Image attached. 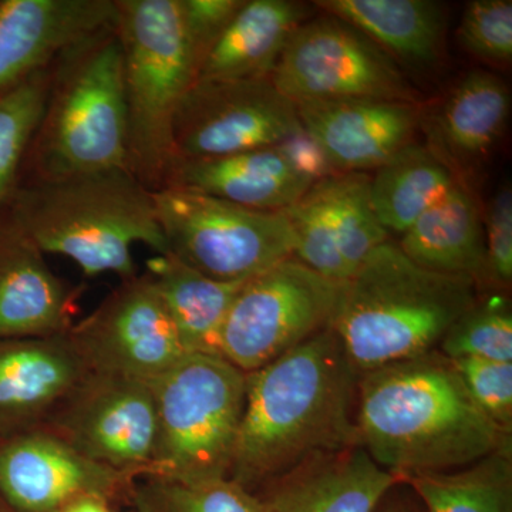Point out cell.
<instances>
[{"label":"cell","mask_w":512,"mask_h":512,"mask_svg":"<svg viewBox=\"0 0 512 512\" xmlns=\"http://www.w3.org/2000/svg\"><path fill=\"white\" fill-rule=\"evenodd\" d=\"M69 335L90 372L148 382L187 355L147 272L123 279Z\"/></svg>","instance_id":"cell-13"},{"label":"cell","mask_w":512,"mask_h":512,"mask_svg":"<svg viewBox=\"0 0 512 512\" xmlns=\"http://www.w3.org/2000/svg\"><path fill=\"white\" fill-rule=\"evenodd\" d=\"M311 16V8L301 2L245 0L205 57L195 82L271 76L289 39Z\"/></svg>","instance_id":"cell-23"},{"label":"cell","mask_w":512,"mask_h":512,"mask_svg":"<svg viewBox=\"0 0 512 512\" xmlns=\"http://www.w3.org/2000/svg\"><path fill=\"white\" fill-rule=\"evenodd\" d=\"M402 483L355 446L298 468L258 495L264 512H376Z\"/></svg>","instance_id":"cell-20"},{"label":"cell","mask_w":512,"mask_h":512,"mask_svg":"<svg viewBox=\"0 0 512 512\" xmlns=\"http://www.w3.org/2000/svg\"><path fill=\"white\" fill-rule=\"evenodd\" d=\"M282 212L295 237L293 258L332 281H348L389 241L373 211L366 173H336L316 181Z\"/></svg>","instance_id":"cell-14"},{"label":"cell","mask_w":512,"mask_h":512,"mask_svg":"<svg viewBox=\"0 0 512 512\" xmlns=\"http://www.w3.org/2000/svg\"><path fill=\"white\" fill-rule=\"evenodd\" d=\"M153 200L167 254L217 281L254 278L295 252L282 211L252 210L171 187L153 191Z\"/></svg>","instance_id":"cell-8"},{"label":"cell","mask_w":512,"mask_h":512,"mask_svg":"<svg viewBox=\"0 0 512 512\" xmlns=\"http://www.w3.org/2000/svg\"><path fill=\"white\" fill-rule=\"evenodd\" d=\"M123 47L127 168L150 191L175 160L173 126L197 79L180 0H117Z\"/></svg>","instance_id":"cell-6"},{"label":"cell","mask_w":512,"mask_h":512,"mask_svg":"<svg viewBox=\"0 0 512 512\" xmlns=\"http://www.w3.org/2000/svg\"><path fill=\"white\" fill-rule=\"evenodd\" d=\"M439 352L448 359H483L512 363L510 302L494 295L464 313L441 340Z\"/></svg>","instance_id":"cell-31"},{"label":"cell","mask_w":512,"mask_h":512,"mask_svg":"<svg viewBox=\"0 0 512 512\" xmlns=\"http://www.w3.org/2000/svg\"><path fill=\"white\" fill-rule=\"evenodd\" d=\"M467 276L437 274L384 242L343 284L330 329L357 373L439 350L441 340L478 301Z\"/></svg>","instance_id":"cell-4"},{"label":"cell","mask_w":512,"mask_h":512,"mask_svg":"<svg viewBox=\"0 0 512 512\" xmlns=\"http://www.w3.org/2000/svg\"><path fill=\"white\" fill-rule=\"evenodd\" d=\"M458 42L471 56L507 66L512 60L511 0H474L467 5L457 30Z\"/></svg>","instance_id":"cell-32"},{"label":"cell","mask_w":512,"mask_h":512,"mask_svg":"<svg viewBox=\"0 0 512 512\" xmlns=\"http://www.w3.org/2000/svg\"><path fill=\"white\" fill-rule=\"evenodd\" d=\"M117 23V0H0V97Z\"/></svg>","instance_id":"cell-16"},{"label":"cell","mask_w":512,"mask_h":512,"mask_svg":"<svg viewBox=\"0 0 512 512\" xmlns=\"http://www.w3.org/2000/svg\"><path fill=\"white\" fill-rule=\"evenodd\" d=\"M276 147L295 170L308 177L313 183L336 174L322 148L303 130V127Z\"/></svg>","instance_id":"cell-36"},{"label":"cell","mask_w":512,"mask_h":512,"mask_svg":"<svg viewBox=\"0 0 512 512\" xmlns=\"http://www.w3.org/2000/svg\"><path fill=\"white\" fill-rule=\"evenodd\" d=\"M89 372L69 332L0 338V440L42 427Z\"/></svg>","instance_id":"cell-19"},{"label":"cell","mask_w":512,"mask_h":512,"mask_svg":"<svg viewBox=\"0 0 512 512\" xmlns=\"http://www.w3.org/2000/svg\"><path fill=\"white\" fill-rule=\"evenodd\" d=\"M0 512H13L10 510L8 505H6L5 501L2 500V498H0Z\"/></svg>","instance_id":"cell-38"},{"label":"cell","mask_w":512,"mask_h":512,"mask_svg":"<svg viewBox=\"0 0 512 512\" xmlns=\"http://www.w3.org/2000/svg\"><path fill=\"white\" fill-rule=\"evenodd\" d=\"M485 281L501 289L512 282V190L504 184L485 212Z\"/></svg>","instance_id":"cell-34"},{"label":"cell","mask_w":512,"mask_h":512,"mask_svg":"<svg viewBox=\"0 0 512 512\" xmlns=\"http://www.w3.org/2000/svg\"><path fill=\"white\" fill-rule=\"evenodd\" d=\"M42 429L96 463L137 478L150 476L157 413L148 380L89 372L50 414Z\"/></svg>","instance_id":"cell-11"},{"label":"cell","mask_w":512,"mask_h":512,"mask_svg":"<svg viewBox=\"0 0 512 512\" xmlns=\"http://www.w3.org/2000/svg\"><path fill=\"white\" fill-rule=\"evenodd\" d=\"M293 103L322 100H393L417 103L402 67L345 20L311 18L295 30L271 74Z\"/></svg>","instance_id":"cell-10"},{"label":"cell","mask_w":512,"mask_h":512,"mask_svg":"<svg viewBox=\"0 0 512 512\" xmlns=\"http://www.w3.org/2000/svg\"><path fill=\"white\" fill-rule=\"evenodd\" d=\"M111 501L100 497H82L72 503L64 505L57 512H114L111 510Z\"/></svg>","instance_id":"cell-37"},{"label":"cell","mask_w":512,"mask_h":512,"mask_svg":"<svg viewBox=\"0 0 512 512\" xmlns=\"http://www.w3.org/2000/svg\"><path fill=\"white\" fill-rule=\"evenodd\" d=\"M245 0H180L181 19L195 70L242 8Z\"/></svg>","instance_id":"cell-35"},{"label":"cell","mask_w":512,"mask_h":512,"mask_svg":"<svg viewBox=\"0 0 512 512\" xmlns=\"http://www.w3.org/2000/svg\"><path fill=\"white\" fill-rule=\"evenodd\" d=\"M128 495L138 512H264L258 494L228 477L198 483L141 477Z\"/></svg>","instance_id":"cell-30"},{"label":"cell","mask_w":512,"mask_h":512,"mask_svg":"<svg viewBox=\"0 0 512 512\" xmlns=\"http://www.w3.org/2000/svg\"><path fill=\"white\" fill-rule=\"evenodd\" d=\"M315 8L345 20L399 66L427 69L439 60L446 33L443 6L430 0H320Z\"/></svg>","instance_id":"cell-25"},{"label":"cell","mask_w":512,"mask_h":512,"mask_svg":"<svg viewBox=\"0 0 512 512\" xmlns=\"http://www.w3.org/2000/svg\"><path fill=\"white\" fill-rule=\"evenodd\" d=\"M345 282L288 258L239 289L221 333V356L255 372L329 329Z\"/></svg>","instance_id":"cell-9"},{"label":"cell","mask_w":512,"mask_h":512,"mask_svg":"<svg viewBox=\"0 0 512 512\" xmlns=\"http://www.w3.org/2000/svg\"><path fill=\"white\" fill-rule=\"evenodd\" d=\"M511 109L507 84L473 70L458 80L430 117V148L450 167L484 160L503 136Z\"/></svg>","instance_id":"cell-22"},{"label":"cell","mask_w":512,"mask_h":512,"mask_svg":"<svg viewBox=\"0 0 512 512\" xmlns=\"http://www.w3.org/2000/svg\"><path fill=\"white\" fill-rule=\"evenodd\" d=\"M157 443L150 476L180 483L227 478L247 397V373L220 356L185 355L150 380Z\"/></svg>","instance_id":"cell-7"},{"label":"cell","mask_w":512,"mask_h":512,"mask_svg":"<svg viewBox=\"0 0 512 512\" xmlns=\"http://www.w3.org/2000/svg\"><path fill=\"white\" fill-rule=\"evenodd\" d=\"M134 481L42 427L0 440V498L13 512H57L82 497L111 501L130 494Z\"/></svg>","instance_id":"cell-15"},{"label":"cell","mask_w":512,"mask_h":512,"mask_svg":"<svg viewBox=\"0 0 512 512\" xmlns=\"http://www.w3.org/2000/svg\"><path fill=\"white\" fill-rule=\"evenodd\" d=\"M312 184L278 147H269L225 157L175 160L164 188L200 192L252 210L276 212L295 204Z\"/></svg>","instance_id":"cell-21"},{"label":"cell","mask_w":512,"mask_h":512,"mask_svg":"<svg viewBox=\"0 0 512 512\" xmlns=\"http://www.w3.org/2000/svg\"><path fill=\"white\" fill-rule=\"evenodd\" d=\"M397 245L421 268L485 281L484 218L461 181L403 232Z\"/></svg>","instance_id":"cell-24"},{"label":"cell","mask_w":512,"mask_h":512,"mask_svg":"<svg viewBox=\"0 0 512 512\" xmlns=\"http://www.w3.org/2000/svg\"><path fill=\"white\" fill-rule=\"evenodd\" d=\"M52 66L0 97V210L20 184L30 144L45 111Z\"/></svg>","instance_id":"cell-29"},{"label":"cell","mask_w":512,"mask_h":512,"mask_svg":"<svg viewBox=\"0 0 512 512\" xmlns=\"http://www.w3.org/2000/svg\"><path fill=\"white\" fill-rule=\"evenodd\" d=\"M427 512H512V453L501 451L447 473L409 478Z\"/></svg>","instance_id":"cell-28"},{"label":"cell","mask_w":512,"mask_h":512,"mask_svg":"<svg viewBox=\"0 0 512 512\" xmlns=\"http://www.w3.org/2000/svg\"><path fill=\"white\" fill-rule=\"evenodd\" d=\"M299 130L302 124L296 104L276 89L271 76L198 80L175 114V160L276 147Z\"/></svg>","instance_id":"cell-12"},{"label":"cell","mask_w":512,"mask_h":512,"mask_svg":"<svg viewBox=\"0 0 512 512\" xmlns=\"http://www.w3.org/2000/svg\"><path fill=\"white\" fill-rule=\"evenodd\" d=\"M303 130L322 148L336 173L377 170L414 143L419 104L393 100H322L295 103Z\"/></svg>","instance_id":"cell-17"},{"label":"cell","mask_w":512,"mask_h":512,"mask_svg":"<svg viewBox=\"0 0 512 512\" xmlns=\"http://www.w3.org/2000/svg\"><path fill=\"white\" fill-rule=\"evenodd\" d=\"M146 272L167 306L185 353L222 357V328L235 296L248 279L217 281L171 254L151 258Z\"/></svg>","instance_id":"cell-26"},{"label":"cell","mask_w":512,"mask_h":512,"mask_svg":"<svg viewBox=\"0 0 512 512\" xmlns=\"http://www.w3.org/2000/svg\"><path fill=\"white\" fill-rule=\"evenodd\" d=\"M461 181L429 146L414 143L370 177V201L379 224L402 235Z\"/></svg>","instance_id":"cell-27"},{"label":"cell","mask_w":512,"mask_h":512,"mask_svg":"<svg viewBox=\"0 0 512 512\" xmlns=\"http://www.w3.org/2000/svg\"><path fill=\"white\" fill-rule=\"evenodd\" d=\"M468 393L498 429L512 433V363L483 359H450Z\"/></svg>","instance_id":"cell-33"},{"label":"cell","mask_w":512,"mask_h":512,"mask_svg":"<svg viewBox=\"0 0 512 512\" xmlns=\"http://www.w3.org/2000/svg\"><path fill=\"white\" fill-rule=\"evenodd\" d=\"M384 512H402V511L392 510V508H390V510H386Z\"/></svg>","instance_id":"cell-39"},{"label":"cell","mask_w":512,"mask_h":512,"mask_svg":"<svg viewBox=\"0 0 512 512\" xmlns=\"http://www.w3.org/2000/svg\"><path fill=\"white\" fill-rule=\"evenodd\" d=\"M359 376L330 328L247 373L228 478L259 494L318 458L359 446Z\"/></svg>","instance_id":"cell-1"},{"label":"cell","mask_w":512,"mask_h":512,"mask_svg":"<svg viewBox=\"0 0 512 512\" xmlns=\"http://www.w3.org/2000/svg\"><path fill=\"white\" fill-rule=\"evenodd\" d=\"M357 443L406 483L511 451V436L488 419L456 366L439 350L362 373Z\"/></svg>","instance_id":"cell-2"},{"label":"cell","mask_w":512,"mask_h":512,"mask_svg":"<svg viewBox=\"0 0 512 512\" xmlns=\"http://www.w3.org/2000/svg\"><path fill=\"white\" fill-rule=\"evenodd\" d=\"M82 288L63 282L10 214L0 210V338H46L74 325Z\"/></svg>","instance_id":"cell-18"},{"label":"cell","mask_w":512,"mask_h":512,"mask_svg":"<svg viewBox=\"0 0 512 512\" xmlns=\"http://www.w3.org/2000/svg\"><path fill=\"white\" fill-rule=\"evenodd\" d=\"M6 207L43 254L66 256L87 276L133 278L136 244L168 252L153 191L128 168L29 180Z\"/></svg>","instance_id":"cell-3"},{"label":"cell","mask_w":512,"mask_h":512,"mask_svg":"<svg viewBox=\"0 0 512 512\" xmlns=\"http://www.w3.org/2000/svg\"><path fill=\"white\" fill-rule=\"evenodd\" d=\"M26 165L30 180L127 168L123 47L117 23L52 64L49 93Z\"/></svg>","instance_id":"cell-5"}]
</instances>
